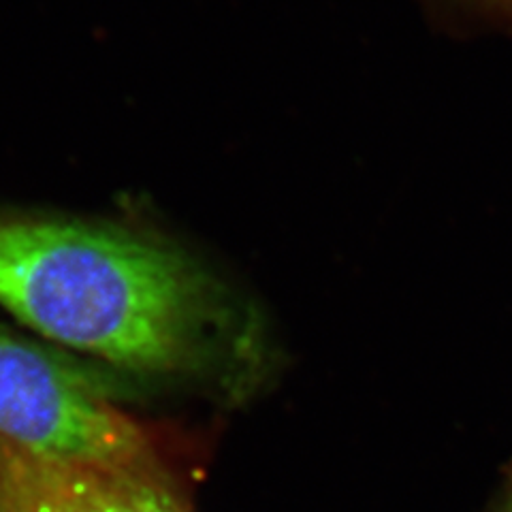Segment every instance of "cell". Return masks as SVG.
<instances>
[{
  "instance_id": "1",
  "label": "cell",
  "mask_w": 512,
  "mask_h": 512,
  "mask_svg": "<svg viewBox=\"0 0 512 512\" xmlns=\"http://www.w3.org/2000/svg\"><path fill=\"white\" fill-rule=\"evenodd\" d=\"M0 308L50 342L169 374L203 361L220 303L207 271L154 231L0 212Z\"/></svg>"
},
{
  "instance_id": "2",
  "label": "cell",
  "mask_w": 512,
  "mask_h": 512,
  "mask_svg": "<svg viewBox=\"0 0 512 512\" xmlns=\"http://www.w3.org/2000/svg\"><path fill=\"white\" fill-rule=\"evenodd\" d=\"M0 438L88 466L160 470L146 431L88 374L7 331H0Z\"/></svg>"
},
{
  "instance_id": "3",
  "label": "cell",
  "mask_w": 512,
  "mask_h": 512,
  "mask_svg": "<svg viewBox=\"0 0 512 512\" xmlns=\"http://www.w3.org/2000/svg\"><path fill=\"white\" fill-rule=\"evenodd\" d=\"M0 512H186L160 470L88 466L0 438Z\"/></svg>"
},
{
  "instance_id": "4",
  "label": "cell",
  "mask_w": 512,
  "mask_h": 512,
  "mask_svg": "<svg viewBox=\"0 0 512 512\" xmlns=\"http://www.w3.org/2000/svg\"><path fill=\"white\" fill-rule=\"evenodd\" d=\"M502 512H512V495L508 498V502H506V506L502 508Z\"/></svg>"
},
{
  "instance_id": "5",
  "label": "cell",
  "mask_w": 512,
  "mask_h": 512,
  "mask_svg": "<svg viewBox=\"0 0 512 512\" xmlns=\"http://www.w3.org/2000/svg\"><path fill=\"white\" fill-rule=\"evenodd\" d=\"M500 3H502V5H506V7L512 11V0H500Z\"/></svg>"
}]
</instances>
